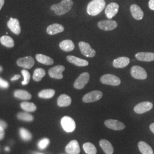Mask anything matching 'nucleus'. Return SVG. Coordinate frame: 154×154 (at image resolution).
<instances>
[{"label": "nucleus", "instance_id": "obj_8", "mask_svg": "<svg viewBox=\"0 0 154 154\" xmlns=\"http://www.w3.org/2000/svg\"><path fill=\"white\" fill-rule=\"evenodd\" d=\"M130 72L131 76L137 79L144 80L147 77V72H146L143 67L140 66H132Z\"/></svg>", "mask_w": 154, "mask_h": 154}, {"label": "nucleus", "instance_id": "obj_20", "mask_svg": "<svg viewBox=\"0 0 154 154\" xmlns=\"http://www.w3.org/2000/svg\"><path fill=\"white\" fill-rule=\"evenodd\" d=\"M65 30L64 27L58 23H54L49 25L46 29V32L49 35H55L57 34L61 33Z\"/></svg>", "mask_w": 154, "mask_h": 154}, {"label": "nucleus", "instance_id": "obj_9", "mask_svg": "<svg viewBox=\"0 0 154 154\" xmlns=\"http://www.w3.org/2000/svg\"><path fill=\"white\" fill-rule=\"evenodd\" d=\"M98 28L105 31H111L118 26V23L114 20H108L100 21L98 23Z\"/></svg>", "mask_w": 154, "mask_h": 154}, {"label": "nucleus", "instance_id": "obj_37", "mask_svg": "<svg viewBox=\"0 0 154 154\" xmlns=\"http://www.w3.org/2000/svg\"><path fill=\"white\" fill-rule=\"evenodd\" d=\"M9 85L8 82L0 78V87L2 88H9Z\"/></svg>", "mask_w": 154, "mask_h": 154}, {"label": "nucleus", "instance_id": "obj_4", "mask_svg": "<svg viewBox=\"0 0 154 154\" xmlns=\"http://www.w3.org/2000/svg\"><path fill=\"white\" fill-rule=\"evenodd\" d=\"M61 125L63 130L67 132H72L74 131L76 127L75 122L70 116H65L61 119Z\"/></svg>", "mask_w": 154, "mask_h": 154}, {"label": "nucleus", "instance_id": "obj_35", "mask_svg": "<svg viewBox=\"0 0 154 154\" xmlns=\"http://www.w3.org/2000/svg\"><path fill=\"white\" fill-rule=\"evenodd\" d=\"M21 73L23 77V81L22 82V85H28L30 79V74L29 72L26 70H22Z\"/></svg>", "mask_w": 154, "mask_h": 154}, {"label": "nucleus", "instance_id": "obj_18", "mask_svg": "<svg viewBox=\"0 0 154 154\" xmlns=\"http://www.w3.org/2000/svg\"><path fill=\"white\" fill-rule=\"evenodd\" d=\"M135 58L138 61L151 62L154 61V53L150 52H140L135 54Z\"/></svg>", "mask_w": 154, "mask_h": 154}, {"label": "nucleus", "instance_id": "obj_24", "mask_svg": "<svg viewBox=\"0 0 154 154\" xmlns=\"http://www.w3.org/2000/svg\"><path fill=\"white\" fill-rule=\"evenodd\" d=\"M59 45L61 49L66 52L72 51L75 48L74 44L72 40L70 39H65L62 41Z\"/></svg>", "mask_w": 154, "mask_h": 154}, {"label": "nucleus", "instance_id": "obj_41", "mask_svg": "<svg viewBox=\"0 0 154 154\" xmlns=\"http://www.w3.org/2000/svg\"><path fill=\"white\" fill-rule=\"evenodd\" d=\"M20 77H21V75H14V77L11 78V81H16V80H18V79H20Z\"/></svg>", "mask_w": 154, "mask_h": 154}, {"label": "nucleus", "instance_id": "obj_32", "mask_svg": "<svg viewBox=\"0 0 154 154\" xmlns=\"http://www.w3.org/2000/svg\"><path fill=\"white\" fill-rule=\"evenodd\" d=\"M21 107L26 112H34L37 110V107L32 102H23L21 103Z\"/></svg>", "mask_w": 154, "mask_h": 154}, {"label": "nucleus", "instance_id": "obj_29", "mask_svg": "<svg viewBox=\"0 0 154 154\" xmlns=\"http://www.w3.org/2000/svg\"><path fill=\"white\" fill-rule=\"evenodd\" d=\"M1 44L7 48H11L14 46V41L13 39L8 35H4L0 38Z\"/></svg>", "mask_w": 154, "mask_h": 154}, {"label": "nucleus", "instance_id": "obj_13", "mask_svg": "<svg viewBox=\"0 0 154 154\" xmlns=\"http://www.w3.org/2000/svg\"><path fill=\"white\" fill-rule=\"evenodd\" d=\"M152 107H153V105L151 102H143L136 105L134 109V110L136 113L140 114L145 113L149 110H151Z\"/></svg>", "mask_w": 154, "mask_h": 154}, {"label": "nucleus", "instance_id": "obj_27", "mask_svg": "<svg viewBox=\"0 0 154 154\" xmlns=\"http://www.w3.org/2000/svg\"><path fill=\"white\" fill-rule=\"evenodd\" d=\"M14 96L18 99L22 100H30L32 96L27 91L23 90H17L14 93Z\"/></svg>", "mask_w": 154, "mask_h": 154}, {"label": "nucleus", "instance_id": "obj_3", "mask_svg": "<svg viewBox=\"0 0 154 154\" xmlns=\"http://www.w3.org/2000/svg\"><path fill=\"white\" fill-rule=\"evenodd\" d=\"M100 81L103 84L114 86H119L121 83V79L118 77L110 74H106L102 75L100 78Z\"/></svg>", "mask_w": 154, "mask_h": 154}, {"label": "nucleus", "instance_id": "obj_5", "mask_svg": "<svg viewBox=\"0 0 154 154\" xmlns=\"http://www.w3.org/2000/svg\"><path fill=\"white\" fill-rule=\"evenodd\" d=\"M79 47L81 53L86 57L93 58L96 54V51L95 50H94L90 44L87 42L83 41L79 42Z\"/></svg>", "mask_w": 154, "mask_h": 154}, {"label": "nucleus", "instance_id": "obj_34", "mask_svg": "<svg viewBox=\"0 0 154 154\" xmlns=\"http://www.w3.org/2000/svg\"><path fill=\"white\" fill-rule=\"evenodd\" d=\"M17 118L21 121L32 122L34 119L33 116L27 112H20L17 115Z\"/></svg>", "mask_w": 154, "mask_h": 154}, {"label": "nucleus", "instance_id": "obj_19", "mask_svg": "<svg viewBox=\"0 0 154 154\" xmlns=\"http://www.w3.org/2000/svg\"><path fill=\"white\" fill-rule=\"evenodd\" d=\"M130 11L134 18L137 20H141L144 16V13L139 6L133 4L130 6Z\"/></svg>", "mask_w": 154, "mask_h": 154}, {"label": "nucleus", "instance_id": "obj_12", "mask_svg": "<svg viewBox=\"0 0 154 154\" xmlns=\"http://www.w3.org/2000/svg\"><path fill=\"white\" fill-rule=\"evenodd\" d=\"M119 6L116 2H111L108 4L105 9V14L108 19L111 20L116 16L119 11Z\"/></svg>", "mask_w": 154, "mask_h": 154}, {"label": "nucleus", "instance_id": "obj_38", "mask_svg": "<svg viewBox=\"0 0 154 154\" xmlns=\"http://www.w3.org/2000/svg\"><path fill=\"white\" fill-rule=\"evenodd\" d=\"M5 137V131L4 128L0 126V140H2Z\"/></svg>", "mask_w": 154, "mask_h": 154}, {"label": "nucleus", "instance_id": "obj_46", "mask_svg": "<svg viewBox=\"0 0 154 154\" xmlns=\"http://www.w3.org/2000/svg\"></svg>", "mask_w": 154, "mask_h": 154}, {"label": "nucleus", "instance_id": "obj_14", "mask_svg": "<svg viewBox=\"0 0 154 154\" xmlns=\"http://www.w3.org/2000/svg\"><path fill=\"white\" fill-rule=\"evenodd\" d=\"M106 126L116 131L122 130L125 128V125L121 122L115 119H108L105 121Z\"/></svg>", "mask_w": 154, "mask_h": 154}, {"label": "nucleus", "instance_id": "obj_43", "mask_svg": "<svg viewBox=\"0 0 154 154\" xmlns=\"http://www.w3.org/2000/svg\"><path fill=\"white\" fill-rule=\"evenodd\" d=\"M149 128H150L151 131L153 132L154 134V123H152V124H151V125H150V126H149Z\"/></svg>", "mask_w": 154, "mask_h": 154}, {"label": "nucleus", "instance_id": "obj_15", "mask_svg": "<svg viewBox=\"0 0 154 154\" xmlns=\"http://www.w3.org/2000/svg\"><path fill=\"white\" fill-rule=\"evenodd\" d=\"M65 151L69 154H79L80 153V147L76 140H72L67 145Z\"/></svg>", "mask_w": 154, "mask_h": 154}, {"label": "nucleus", "instance_id": "obj_28", "mask_svg": "<svg viewBox=\"0 0 154 154\" xmlns=\"http://www.w3.org/2000/svg\"><path fill=\"white\" fill-rule=\"evenodd\" d=\"M55 91L53 89H45L38 93V97L43 99H50L54 97Z\"/></svg>", "mask_w": 154, "mask_h": 154}, {"label": "nucleus", "instance_id": "obj_25", "mask_svg": "<svg viewBox=\"0 0 154 154\" xmlns=\"http://www.w3.org/2000/svg\"><path fill=\"white\" fill-rule=\"evenodd\" d=\"M35 58L38 62L45 65H51L54 63L53 60L47 55L38 54L35 56Z\"/></svg>", "mask_w": 154, "mask_h": 154}, {"label": "nucleus", "instance_id": "obj_39", "mask_svg": "<svg viewBox=\"0 0 154 154\" xmlns=\"http://www.w3.org/2000/svg\"><path fill=\"white\" fill-rule=\"evenodd\" d=\"M149 8L152 10L154 11V0H149Z\"/></svg>", "mask_w": 154, "mask_h": 154}, {"label": "nucleus", "instance_id": "obj_33", "mask_svg": "<svg viewBox=\"0 0 154 154\" xmlns=\"http://www.w3.org/2000/svg\"><path fill=\"white\" fill-rule=\"evenodd\" d=\"M20 136L22 139L25 141H29L32 138V135L26 129L24 128H21L19 130Z\"/></svg>", "mask_w": 154, "mask_h": 154}, {"label": "nucleus", "instance_id": "obj_2", "mask_svg": "<svg viewBox=\"0 0 154 154\" xmlns=\"http://www.w3.org/2000/svg\"><path fill=\"white\" fill-rule=\"evenodd\" d=\"M73 5L72 0H62L60 3L51 6V9L58 16L63 15L70 11Z\"/></svg>", "mask_w": 154, "mask_h": 154}, {"label": "nucleus", "instance_id": "obj_22", "mask_svg": "<svg viewBox=\"0 0 154 154\" xmlns=\"http://www.w3.org/2000/svg\"><path fill=\"white\" fill-rule=\"evenodd\" d=\"M99 144L106 154H112L114 148L110 142L106 139H101L99 141Z\"/></svg>", "mask_w": 154, "mask_h": 154}, {"label": "nucleus", "instance_id": "obj_45", "mask_svg": "<svg viewBox=\"0 0 154 154\" xmlns=\"http://www.w3.org/2000/svg\"><path fill=\"white\" fill-rule=\"evenodd\" d=\"M5 149L6 151H9V147H6Z\"/></svg>", "mask_w": 154, "mask_h": 154}, {"label": "nucleus", "instance_id": "obj_21", "mask_svg": "<svg viewBox=\"0 0 154 154\" xmlns=\"http://www.w3.org/2000/svg\"><path fill=\"white\" fill-rule=\"evenodd\" d=\"M130 63V59L126 57H121L116 59L113 61L112 65L116 68H124Z\"/></svg>", "mask_w": 154, "mask_h": 154}, {"label": "nucleus", "instance_id": "obj_23", "mask_svg": "<svg viewBox=\"0 0 154 154\" xmlns=\"http://www.w3.org/2000/svg\"><path fill=\"white\" fill-rule=\"evenodd\" d=\"M71 103L72 98L66 94H62L57 100V105L60 107H67Z\"/></svg>", "mask_w": 154, "mask_h": 154}, {"label": "nucleus", "instance_id": "obj_6", "mask_svg": "<svg viewBox=\"0 0 154 154\" xmlns=\"http://www.w3.org/2000/svg\"><path fill=\"white\" fill-rule=\"evenodd\" d=\"M90 79V75L88 72H85L82 73L79 77L77 78L75 82L74 83V88L81 90L85 88L88 84Z\"/></svg>", "mask_w": 154, "mask_h": 154}, {"label": "nucleus", "instance_id": "obj_10", "mask_svg": "<svg viewBox=\"0 0 154 154\" xmlns=\"http://www.w3.org/2000/svg\"><path fill=\"white\" fill-rule=\"evenodd\" d=\"M17 65L23 68L30 69L34 65V60L30 56L20 58L17 61Z\"/></svg>", "mask_w": 154, "mask_h": 154}, {"label": "nucleus", "instance_id": "obj_31", "mask_svg": "<svg viewBox=\"0 0 154 154\" xmlns=\"http://www.w3.org/2000/svg\"><path fill=\"white\" fill-rule=\"evenodd\" d=\"M83 148L85 152L87 154H96L97 150L95 146L93 144L90 142L84 143L83 145Z\"/></svg>", "mask_w": 154, "mask_h": 154}, {"label": "nucleus", "instance_id": "obj_40", "mask_svg": "<svg viewBox=\"0 0 154 154\" xmlns=\"http://www.w3.org/2000/svg\"><path fill=\"white\" fill-rule=\"evenodd\" d=\"M0 126L2 127V128H4L5 129L7 127V124L5 122L0 120Z\"/></svg>", "mask_w": 154, "mask_h": 154}, {"label": "nucleus", "instance_id": "obj_7", "mask_svg": "<svg viewBox=\"0 0 154 154\" xmlns=\"http://www.w3.org/2000/svg\"><path fill=\"white\" fill-rule=\"evenodd\" d=\"M103 96V93L99 90L92 91L85 94L83 97L82 100L85 103H91L99 100Z\"/></svg>", "mask_w": 154, "mask_h": 154}, {"label": "nucleus", "instance_id": "obj_26", "mask_svg": "<svg viewBox=\"0 0 154 154\" xmlns=\"http://www.w3.org/2000/svg\"><path fill=\"white\" fill-rule=\"evenodd\" d=\"M138 148L142 154H154V151L150 146L143 141L138 143Z\"/></svg>", "mask_w": 154, "mask_h": 154}, {"label": "nucleus", "instance_id": "obj_44", "mask_svg": "<svg viewBox=\"0 0 154 154\" xmlns=\"http://www.w3.org/2000/svg\"><path fill=\"white\" fill-rule=\"evenodd\" d=\"M2 71V67L0 66V72H1Z\"/></svg>", "mask_w": 154, "mask_h": 154}, {"label": "nucleus", "instance_id": "obj_42", "mask_svg": "<svg viewBox=\"0 0 154 154\" xmlns=\"http://www.w3.org/2000/svg\"><path fill=\"white\" fill-rule=\"evenodd\" d=\"M4 3H5V0H0V11L4 5Z\"/></svg>", "mask_w": 154, "mask_h": 154}, {"label": "nucleus", "instance_id": "obj_36", "mask_svg": "<svg viewBox=\"0 0 154 154\" xmlns=\"http://www.w3.org/2000/svg\"><path fill=\"white\" fill-rule=\"evenodd\" d=\"M49 139L48 138H44L39 142L38 146L41 149H44L49 145Z\"/></svg>", "mask_w": 154, "mask_h": 154}, {"label": "nucleus", "instance_id": "obj_1", "mask_svg": "<svg viewBox=\"0 0 154 154\" xmlns=\"http://www.w3.org/2000/svg\"><path fill=\"white\" fill-rule=\"evenodd\" d=\"M106 6L105 0H92L87 6V12L90 16H96L100 14Z\"/></svg>", "mask_w": 154, "mask_h": 154}, {"label": "nucleus", "instance_id": "obj_17", "mask_svg": "<svg viewBox=\"0 0 154 154\" xmlns=\"http://www.w3.org/2000/svg\"><path fill=\"white\" fill-rule=\"evenodd\" d=\"M67 60L70 63L79 67H85L88 65V61L73 55L67 56Z\"/></svg>", "mask_w": 154, "mask_h": 154}, {"label": "nucleus", "instance_id": "obj_11", "mask_svg": "<svg viewBox=\"0 0 154 154\" xmlns=\"http://www.w3.org/2000/svg\"><path fill=\"white\" fill-rule=\"evenodd\" d=\"M65 67L62 65H57L51 68L49 70V75L50 77L57 79H61L63 78V75L62 72L65 71Z\"/></svg>", "mask_w": 154, "mask_h": 154}, {"label": "nucleus", "instance_id": "obj_30", "mask_svg": "<svg viewBox=\"0 0 154 154\" xmlns=\"http://www.w3.org/2000/svg\"><path fill=\"white\" fill-rule=\"evenodd\" d=\"M46 75L44 69L42 68H38L34 72L33 75V80L35 82H39L42 80V78Z\"/></svg>", "mask_w": 154, "mask_h": 154}, {"label": "nucleus", "instance_id": "obj_16", "mask_svg": "<svg viewBox=\"0 0 154 154\" xmlns=\"http://www.w3.org/2000/svg\"><path fill=\"white\" fill-rule=\"evenodd\" d=\"M7 25L13 33L17 35L21 33V26L18 19L11 18L8 22Z\"/></svg>", "mask_w": 154, "mask_h": 154}]
</instances>
